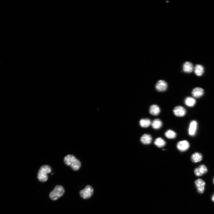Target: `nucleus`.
Returning <instances> with one entry per match:
<instances>
[{
    "mask_svg": "<svg viewBox=\"0 0 214 214\" xmlns=\"http://www.w3.org/2000/svg\"><path fill=\"white\" fill-rule=\"evenodd\" d=\"M64 161L67 165L70 166L75 171H77L81 166V163L79 160L73 155L66 156L64 158Z\"/></svg>",
    "mask_w": 214,
    "mask_h": 214,
    "instance_id": "nucleus-1",
    "label": "nucleus"
},
{
    "mask_svg": "<svg viewBox=\"0 0 214 214\" xmlns=\"http://www.w3.org/2000/svg\"><path fill=\"white\" fill-rule=\"evenodd\" d=\"M212 200L213 201V202H214V195H213V196L212 197Z\"/></svg>",
    "mask_w": 214,
    "mask_h": 214,
    "instance_id": "nucleus-22",
    "label": "nucleus"
},
{
    "mask_svg": "<svg viewBox=\"0 0 214 214\" xmlns=\"http://www.w3.org/2000/svg\"><path fill=\"white\" fill-rule=\"evenodd\" d=\"M197 123L195 120H193L190 123L189 133L190 135L193 136L196 133L197 129Z\"/></svg>",
    "mask_w": 214,
    "mask_h": 214,
    "instance_id": "nucleus-10",
    "label": "nucleus"
},
{
    "mask_svg": "<svg viewBox=\"0 0 214 214\" xmlns=\"http://www.w3.org/2000/svg\"><path fill=\"white\" fill-rule=\"evenodd\" d=\"M173 113L176 116L182 117L184 116L186 113V110L183 107L181 106H177L174 108Z\"/></svg>",
    "mask_w": 214,
    "mask_h": 214,
    "instance_id": "nucleus-5",
    "label": "nucleus"
},
{
    "mask_svg": "<svg viewBox=\"0 0 214 214\" xmlns=\"http://www.w3.org/2000/svg\"><path fill=\"white\" fill-rule=\"evenodd\" d=\"M204 91L203 89L200 88H196L194 89L192 92V94L194 97L199 98L203 96Z\"/></svg>",
    "mask_w": 214,
    "mask_h": 214,
    "instance_id": "nucleus-12",
    "label": "nucleus"
},
{
    "mask_svg": "<svg viewBox=\"0 0 214 214\" xmlns=\"http://www.w3.org/2000/svg\"><path fill=\"white\" fill-rule=\"evenodd\" d=\"M64 192L65 190L62 186L57 185L55 187L54 190L50 192V197L52 200H56L62 197Z\"/></svg>",
    "mask_w": 214,
    "mask_h": 214,
    "instance_id": "nucleus-3",
    "label": "nucleus"
},
{
    "mask_svg": "<svg viewBox=\"0 0 214 214\" xmlns=\"http://www.w3.org/2000/svg\"><path fill=\"white\" fill-rule=\"evenodd\" d=\"M154 143L159 148H161L165 146L166 142L162 138L159 137L156 139Z\"/></svg>",
    "mask_w": 214,
    "mask_h": 214,
    "instance_id": "nucleus-20",
    "label": "nucleus"
},
{
    "mask_svg": "<svg viewBox=\"0 0 214 214\" xmlns=\"http://www.w3.org/2000/svg\"><path fill=\"white\" fill-rule=\"evenodd\" d=\"M194 68L193 64L190 62H185L183 65V71L186 73H192L194 70Z\"/></svg>",
    "mask_w": 214,
    "mask_h": 214,
    "instance_id": "nucleus-11",
    "label": "nucleus"
},
{
    "mask_svg": "<svg viewBox=\"0 0 214 214\" xmlns=\"http://www.w3.org/2000/svg\"><path fill=\"white\" fill-rule=\"evenodd\" d=\"M194 71L195 74L198 76H202L204 71L203 67L201 65L197 64L194 68Z\"/></svg>",
    "mask_w": 214,
    "mask_h": 214,
    "instance_id": "nucleus-15",
    "label": "nucleus"
},
{
    "mask_svg": "<svg viewBox=\"0 0 214 214\" xmlns=\"http://www.w3.org/2000/svg\"><path fill=\"white\" fill-rule=\"evenodd\" d=\"M152 139V137L150 135L145 134L141 137L140 141L144 144L149 145L151 143Z\"/></svg>",
    "mask_w": 214,
    "mask_h": 214,
    "instance_id": "nucleus-13",
    "label": "nucleus"
},
{
    "mask_svg": "<svg viewBox=\"0 0 214 214\" xmlns=\"http://www.w3.org/2000/svg\"><path fill=\"white\" fill-rule=\"evenodd\" d=\"M51 167L47 165L42 166L39 169L38 173V178L40 181L44 182L48 180V174L51 172Z\"/></svg>",
    "mask_w": 214,
    "mask_h": 214,
    "instance_id": "nucleus-2",
    "label": "nucleus"
},
{
    "mask_svg": "<svg viewBox=\"0 0 214 214\" xmlns=\"http://www.w3.org/2000/svg\"><path fill=\"white\" fill-rule=\"evenodd\" d=\"M213 184H214V179H213Z\"/></svg>",
    "mask_w": 214,
    "mask_h": 214,
    "instance_id": "nucleus-23",
    "label": "nucleus"
},
{
    "mask_svg": "<svg viewBox=\"0 0 214 214\" xmlns=\"http://www.w3.org/2000/svg\"><path fill=\"white\" fill-rule=\"evenodd\" d=\"M151 124L153 128L158 129L161 127L162 123L160 119H156L153 120Z\"/></svg>",
    "mask_w": 214,
    "mask_h": 214,
    "instance_id": "nucleus-17",
    "label": "nucleus"
},
{
    "mask_svg": "<svg viewBox=\"0 0 214 214\" xmlns=\"http://www.w3.org/2000/svg\"><path fill=\"white\" fill-rule=\"evenodd\" d=\"M184 102L185 104L187 106L193 107L195 105L196 101L195 99L193 98L188 97L185 99Z\"/></svg>",
    "mask_w": 214,
    "mask_h": 214,
    "instance_id": "nucleus-19",
    "label": "nucleus"
},
{
    "mask_svg": "<svg viewBox=\"0 0 214 214\" xmlns=\"http://www.w3.org/2000/svg\"><path fill=\"white\" fill-rule=\"evenodd\" d=\"M190 145L186 140H183L178 143L177 147L179 151L181 152H184L189 148Z\"/></svg>",
    "mask_w": 214,
    "mask_h": 214,
    "instance_id": "nucleus-6",
    "label": "nucleus"
},
{
    "mask_svg": "<svg viewBox=\"0 0 214 214\" xmlns=\"http://www.w3.org/2000/svg\"><path fill=\"white\" fill-rule=\"evenodd\" d=\"M139 124L142 127L146 128L148 127L151 124V120L148 118L142 119L140 120Z\"/></svg>",
    "mask_w": 214,
    "mask_h": 214,
    "instance_id": "nucleus-18",
    "label": "nucleus"
},
{
    "mask_svg": "<svg viewBox=\"0 0 214 214\" xmlns=\"http://www.w3.org/2000/svg\"><path fill=\"white\" fill-rule=\"evenodd\" d=\"M168 84L164 80H160L157 82L156 85V89L157 90L160 92L166 91L168 88Z\"/></svg>",
    "mask_w": 214,
    "mask_h": 214,
    "instance_id": "nucleus-7",
    "label": "nucleus"
},
{
    "mask_svg": "<svg viewBox=\"0 0 214 214\" xmlns=\"http://www.w3.org/2000/svg\"><path fill=\"white\" fill-rule=\"evenodd\" d=\"M93 192L94 190L92 187L90 185H87L84 189L80 191V195L83 199H87L92 196Z\"/></svg>",
    "mask_w": 214,
    "mask_h": 214,
    "instance_id": "nucleus-4",
    "label": "nucleus"
},
{
    "mask_svg": "<svg viewBox=\"0 0 214 214\" xmlns=\"http://www.w3.org/2000/svg\"><path fill=\"white\" fill-rule=\"evenodd\" d=\"M165 135L166 137L170 139H174L176 136V132L171 130H169L166 131Z\"/></svg>",
    "mask_w": 214,
    "mask_h": 214,
    "instance_id": "nucleus-21",
    "label": "nucleus"
},
{
    "mask_svg": "<svg viewBox=\"0 0 214 214\" xmlns=\"http://www.w3.org/2000/svg\"><path fill=\"white\" fill-rule=\"evenodd\" d=\"M160 110L159 107L156 104L151 105L150 108L149 112L151 114L154 116H157L159 114Z\"/></svg>",
    "mask_w": 214,
    "mask_h": 214,
    "instance_id": "nucleus-14",
    "label": "nucleus"
},
{
    "mask_svg": "<svg viewBox=\"0 0 214 214\" xmlns=\"http://www.w3.org/2000/svg\"><path fill=\"white\" fill-rule=\"evenodd\" d=\"M202 159L203 156L201 154L198 152L194 153L192 155L191 158L192 162L194 163L200 162L202 160Z\"/></svg>",
    "mask_w": 214,
    "mask_h": 214,
    "instance_id": "nucleus-16",
    "label": "nucleus"
},
{
    "mask_svg": "<svg viewBox=\"0 0 214 214\" xmlns=\"http://www.w3.org/2000/svg\"><path fill=\"white\" fill-rule=\"evenodd\" d=\"M195 183L198 192L200 194L203 193L204 191L205 182L202 179H199L196 180Z\"/></svg>",
    "mask_w": 214,
    "mask_h": 214,
    "instance_id": "nucleus-8",
    "label": "nucleus"
},
{
    "mask_svg": "<svg viewBox=\"0 0 214 214\" xmlns=\"http://www.w3.org/2000/svg\"><path fill=\"white\" fill-rule=\"evenodd\" d=\"M207 171L208 170L206 166L204 165H201L195 169L194 172L197 176H200L205 174Z\"/></svg>",
    "mask_w": 214,
    "mask_h": 214,
    "instance_id": "nucleus-9",
    "label": "nucleus"
}]
</instances>
